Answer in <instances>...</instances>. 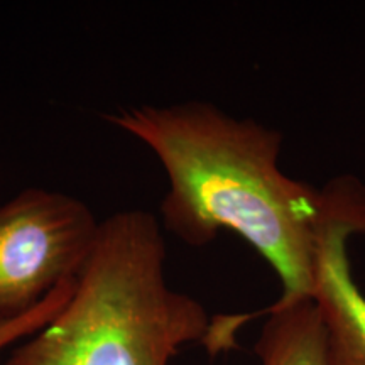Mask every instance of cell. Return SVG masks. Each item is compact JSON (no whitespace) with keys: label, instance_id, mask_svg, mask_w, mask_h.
<instances>
[{"label":"cell","instance_id":"obj_6","mask_svg":"<svg viewBox=\"0 0 365 365\" xmlns=\"http://www.w3.org/2000/svg\"><path fill=\"white\" fill-rule=\"evenodd\" d=\"M76 277L75 279H68L61 282L58 287L49 293L46 298L41 301L38 307L31 309L29 313L22 314L9 322L0 323V355L9 346H12L17 341L26 339V336H33L38 333L41 328L48 325L56 314L66 307L70 301L73 291H75ZM0 365H4L0 362Z\"/></svg>","mask_w":365,"mask_h":365},{"label":"cell","instance_id":"obj_5","mask_svg":"<svg viewBox=\"0 0 365 365\" xmlns=\"http://www.w3.org/2000/svg\"><path fill=\"white\" fill-rule=\"evenodd\" d=\"M255 341L261 365H327V330L317 301H279Z\"/></svg>","mask_w":365,"mask_h":365},{"label":"cell","instance_id":"obj_4","mask_svg":"<svg viewBox=\"0 0 365 365\" xmlns=\"http://www.w3.org/2000/svg\"><path fill=\"white\" fill-rule=\"evenodd\" d=\"M355 234H365V185L355 176H341L314 259L313 299L325 323L327 365H365V294L346 250Z\"/></svg>","mask_w":365,"mask_h":365},{"label":"cell","instance_id":"obj_1","mask_svg":"<svg viewBox=\"0 0 365 365\" xmlns=\"http://www.w3.org/2000/svg\"><path fill=\"white\" fill-rule=\"evenodd\" d=\"M156 154L170 180L161 225L193 247L232 230L276 271L279 301L313 298L314 259L340 178L323 190L279 170L281 132L210 102L139 105L107 117Z\"/></svg>","mask_w":365,"mask_h":365},{"label":"cell","instance_id":"obj_2","mask_svg":"<svg viewBox=\"0 0 365 365\" xmlns=\"http://www.w3.org/2000/svg\"><path fill=\"white\" fill-rule=\"evenodd\" d=\"M235 328L168 284L158 217L120 210L100 222L66 307L4 365H170L195 341L228 349Z\"/></svg>","mask_w":365,"mask_h":365},{"label":"cell","instance_id":"obj_3","mask_svg":"<svg viewBox=\"0 0 365 365\" xmlns=\"http://www.w3.org/2000/svg\"><path fill=\"white\" fill-rule=\"evenodd\" d=\"M98 225L88 205L61 191L27 188L0 205V323L75 279Z\"/></svg>","mask_w":365,"mask_h":365}]
</instances>
